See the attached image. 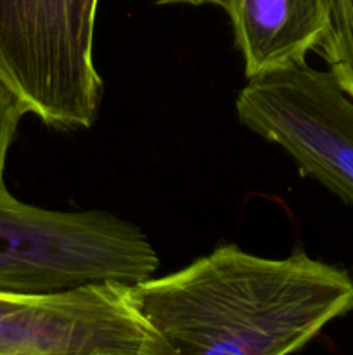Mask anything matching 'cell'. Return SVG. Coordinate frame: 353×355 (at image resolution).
I'll use <instances>...</instances> for the list:
<instances>
[{"label":"cell","instance_id":"1","mask_svg":"<svg viewBox=\"0 0 353 355\" xmlns=\"http://www.w3.org/2000/svg\"><path fill=\"white\" fill-rule=\"evenodd\" d=\"M130 295L176 355H291L353 311V277L303 250L263 259L224 245Z\"/></svg>","mask_w":353,"mask_h":355},{"label":"cell","instance_id":"7","mask_svg":"<svg viewBox=\"0 0 353 355\" xmlns=\"http://www.w3.org/2000/svg\"><path fill=\"white\" fill-rule=\"evenodd\" d=\"M317 51L343 92L353 101V0H334L331 28Z\"/></svg>","mask_w":353,"mask_h":355},{"label":"cell","instance_id":"9","mask_svg":"<svg viewBox=\"0 0 353 355\" xmlns=\"http://www.w3.org/2000/svg\"><path fill=\"white\" fill-rule=\"evenodd\" d=\"M154 3H159V6H194V7H201V6H218L220 0H152Z\"/></svg>","mask_w":353,"mask_h":355},{"label":"cell","instance_id":"8","mask_svg":"<svg viewBox=\"0 0 353 355\" xmlns=\"http://www.w3.org/2000/svg\"><path fill=\"white\" fill-rule=\"evenodd\" d=\"M28 113H30V107H28L26 101L14 87V83L7 78L6 73L0 69V193L7 191L3 172H6L10 142L16 135L19 121Z\"/></svg>","mask_w":353,"mask_h":355},{"label":"cell","instance_id":"5","mask_svg":"<svg viewBox=\"0 0 353 355\" xmlns=\"http://www.w3.org/2000/svg\"><path fill=\"white\" fill-rule=\"evenodd\" d=\"M0 355H175L141 314L130 286L54 293L0 290Z\"/></svg>","mask_w":353,"mask_h":355},{"label":"cell","instance_id":"3","mask_svg":"<svg viewBox=\"0 0 353 355\" xmlns=\"http://www.w3.org/2000/svg\"><path fill=\"white\" fill-rule=\"evenodd\" d=\"M99 0H0V69L30 113L59 130L90 128L102 99L93 62Z\"/></svg>","mask_w":353,"mask_h":355},{"label":"cell","instance_id":"6","mask_svg":"<svg viewBox=\"0 0 353 355\" xmlns=\"http://www.w3.org/2000/svg\"><path fill=\"white\" fill-rule=\"evenodd\" d=\"M246 78L305 64L329 33L334 0H220Z\"/></svg>","mask_w":353,"mask_h":355},{"label":"cell","instance_id":"4","mask_svg":"<svg viewBox=\"0 0 353 355\" xmlns=\"http://www.w3.org/2000/svg\"><path fill=\"white\" fill-rule=\"evenodd\" d=\"M246 80L235 99L239 121L353 205V101L332 73L305 62Z\"/></svg>","mask_w":353,"mask_h":355},{"label":"cell","instance_id":"2","mask_svg":"<svg viewBox=\"0 0 353 355\" xmlns=\"http://www.w3.org/2000/svg\"><path fill=\"white\" fill-rule=\"evenodd\" d=\"M159 257L138 225L107 211H55L0 193V290L54 293L149 279Z\"/></svg>","mask_w":353,"mask_h":355}]
</instances>
